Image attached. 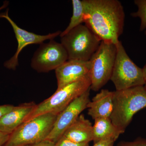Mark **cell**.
<instances>
[{"mask_svg":"<svg viewBox=\"0 0 146 146\" xmlns=\"http://www.w3.org/2000/svg\"><path fill=\"white\" fill-rule=\"evenodd\" d=\"M93 126V141L94 143L105 139L117 140L121 132L111 121L110 118L96 119Z\"/></svg>","mask_w":146,"mask_h":146,"instance_id":"15","label":"cell"},{"mask_svg":"<svg viewBox=\"0 0 146 146\" xmlns=\"http://www.w3.org/2000/svg\"><path fill=\"white\" fill-rule=\"evenodd\" d=\"M36 105L34 102H31L15 106L14 109L0 118V131L11 134L24 123Z\"/></svg>","mask_w":146,"mask_h":146,"instance_id":"12","label":"cell"},{"mask_svg":"<svg viewBox=\"0 0 146 146\" xmlns=\"http://www.w3.org/2000/svg\"><path fill=\"white\" fill-rule=\"evenodd\" d=\"M7 5H8V3L7 2H5L2 6H1L0 7V10H1V9H3L5 8V7H6L7 6Z\"/></svg>","mask_w":146,"mask_h":146,"instance_id":"25","label":"cell"},{"mask_svg":"<svg viewBox=\"0 0 146 146\" xmlns=\"http://www.w3.org/2000/svg\"><path fill=\"white\" fill-rule=\"evenodd\" d=\"M10 134L0 131V146H4L8 141Z\"/></svg>","mask_w":146,"mask_h":146,"instance_id":"22","label":"cell"},{"mask_svg":"<svg viewBox=\"0 0 146 146\" xmlns=\"http://www.w3.org/2000/svg\"><path fill=\"white\" fill-rule=\"evenodd\" d=\"M114 91L102 89L87 105L88 114L93 119L100 118H110L113 109Z\"/></svg>","mask_w":146,"mask_h":146,"instance_id":"13","label":"cell"},{"mask_svg":"<svg viewBox=\"0 0 146 146\" xmlns=\"http://www.w3.org/2000/svg\"><path fill=\"white\" fill-rule=\"evenodd\" d=\"M89 61L68 60L55 70L57 89L84 78L90 72Z\"/></svg>","mask_w":146,"mask_h":146,"instance_id":"11","label":"cell"},{"mask_svg":"<svg viewBox=\"0 0 146 146\" xmlns=\"http://www.w3.org/2000/svg\"><path fill=\"white\" fill-rule=\"evenodd\" d=\"M117 146H146V139L140 138L131 142L122 141L118 144Z\"/></svg>","mask_w":146,"mask_h":146,"instance_id":"19","label":"cell"},{"mask_svg":"<svg viewBox=\"0 0 146 146\" xmlns=\"http://www.w3.org/2000/svg\"><path fill=\"white\" fill-rule=\"evenodd\" d=\"M113 109L110 119L123 133L133 116L146 107V90L144 85L114 91Z\"/></svg>","mask_w":146,"mask_h":146,"instance_id":"2","label":"cell"},{"mask_svg":"<svg viewBox=\"0 0 146 146\" xmlns=\"http://www.w3.org/2000/svg\"><path fill=\"white\" fill-rule=\"evenodd\" d=\"M60 37L68 60L89 61L102 41L88 27L82 24Z\"/></svg>","mask_w":146,"mask_h":146,"instance_id":"5","label":"cell"},{"mask_svg":"<svg viewBox=\"0 0 146 146\" xmlns=\"http://www.w3.org/2000/svg\"><path fill=\"white\" fill-rule=\"evenodd\" d=\"M90 90V88L78 97L58 114L52 130L46 140L55 143L63 136L81 112L87 108V105L91 101L89 98Z\"/></svg>","mask_w":146,"mask_h":146,"instance_id":"9","label":"cell"},{"mask_svg":"<svg viewBox=\"0 0 146 146\" xmlns=\"http://www.w3.org/2000/svg\"><path fill=\"white\" fill-rule=\"evenodd\" d=\"M116 140L112 139L101 140L94 143L92 146H113Z\"/></svg>","mask_w":146,"mask_h":146,"instance_id":"21","label":"cell"},{"mask_svg":"<svg viewBox=\"0 0 146 146\" xmlns=\"http://www.w3.org/2000/svg\"><path fill=\"white\" fill-rule=\"evenodd\" d=\"M134 3L138 7L136 12L131 14L134 18L138 17L141 20L140 31H143L146 29V0H135Z\"/></svg>","mask_w":146,"mask_h":146,"instance_id":"17","label":"cell"},{"mask_svg":"<svg viewBox=\"0 0 146 146\" xmlns=\"http://www.w3.org/2000/svg\"><path fill=\"white\" fill-rule=\"evenodd\" d=\"M27 146H55V143L53 142L49 141V140H46L44 141L37 143L33 144V145H29Z\"/></svg>","mask_w":146,"mask_h":146,"instance_id":"23","label":"cell"},{"mask_svg":"<svg viewBox=\"0 0 146 146\" xmlns=\"http://www.w3.org/2000/svg\"><path fill=\"white\" fill-rule=\"evenodd\" d=\"M142 69H143V72L144 78L146 82V63L144 66L143 68Z\"/></svg>","mask_w":146,"mask_h":146,"instance_id":"24","label":"cell"},{"mask_svg":"<svg viewBox=\"0 0 146 146\" xmlns=\"http://www.w3.org/2000/svg\"><path fill=\"white\" fill-rule=\"evenodd\" d=\"M0 18H5L10 23L13 28L18 42V48L16 52L13 57L4 64L5 68L10 70H16L18 65V56L21 51L27 45L33 44H41L46 40L54 39L56 36L60 35L61 33V31H58L46 35H40L27 31L18 27L11 19L8 15V10L6 13L0 14Z\"/></svg>","mask_w":146,"mask_h":146,"instance_id":"10","label":"cell"},{"mask_svg":"<svg viewBox=\"0 0 146 146\" xmlns=\"http://www.w3.org/2000/svg\"><path fill=\"white\" fill-rule=\"evenodd\" d=\"M73 14L69 25L65 30L61 32L60 36L69 32L76 27L84 23L85 11L83 1L72 0Z\"/></svg>","mask_w":146,"mask_h":146,"instance_id":"16","label":"cell"},{"mask_svg":"<svg viewBox=\"0 0 146 146\" xmlns=\"http://www.w3.org/2000/svg\"><path fill=\"white\" fill-rule=\"evenodd\" d=\"M15 106H16L10 104L0 105V118L14 109Z\"/></svg>","mask_w":146,"mask_h":146,"instance_id":"20","label":"cell"},{"mask_svg":"<svg viewBox=\"0 0 146 146\" xmlns=\"http://www.w3.org/2000/svg\"><path fill=\"white\" fill-rule=\"evenodd\" d=\"M63 136L75 143H89L93 141V125L89 120L81 114Z\"/></svg>","mask_w":146,"mask_h":146,"instance_id":"14","label":"cell"},{"mask_svg":"<svg viewBox=\"0 0 146 146\" xmlns=\"http://www.w3.org/2000/svg\"><path fill=\"white\" fill-rule=\"evenodd\" d=\"M144 86H145V88L146 90V82H145V85H144Z\"/></svg>","mask_w":146,"mask_h":146,"instance_id":"26","label":"cell"},{"mask_svg":"<svg viewBox=\"0 0 146 146\" xmlns=\"http://www.w3.org/2000/svg\"><path fill=\"white\" fill-rule=\"evenodd\" d=\"M55 146H89V143H75L62 136L55 143Z\"/></svg>","mask_w":146,"mask_h":146,"instance_id":"18","label":"cell"},{"mask_svg":"<svg viewBox=\"0 0 146 146\" xmlns=\"http://www.w3.org/2000/svg\"><path fill=\"white\" fill-rule=\"evenodd\" d=\"M58 115L46 113L23 123L10 134L4 146H27L46 140Z\"/></svg>","mask_w":146,"mask_h":146,"instance_id":"3","label":"cell"},{"mask_svg":"<svg viewBox=\"0 0 146 146\" xmlns=\"http://www.w3.org/2000/svg\"><path fill=\"white\" fill-rule=\"evenodd\" d=\"M68 60V54L61 43L53 39L42 43L32 58L31 68L39 73H47L55 70Z\"/></svg>","mask_w":146,"mask_h":146,"instance_id":"8","label":"cell"},{"mask_svg":"<svg viewBox=\"0 0 146 146\" xmlns=\"http://www.w3.org/2000/svg\"><path fill=\"white\" fill-rule=\"evenodd\" d=\"M91 86L89 74L78 81L57 89L52 96L36 105L35 109L24 123L43 114L51 113L58 115L74 100L90 89Z\"/></svg>","mask_w":146,"mask_h":146,"instance_id":"4","label":"cell"},{"mask_svg":"<svg viewBox=\"0 0 146 146\" xmlns=\"http://www.w3.org/2000/svg\"><path fill=\"white\" fill-rule=\"evenodd\" d=\"M116 53V44L101 41L98 50L89 60L91 90L98 91L110 80Z\"/></svg>","mask_w":146,"mask_h":146,"instance_id":"7","label":"cell"},{"mask_svg":"<svg viewBox=\"0 0 146 146\" xmlns=\"http://www.w3.org/2000/svg\"><path fill=\"white\" fill-rule=\"evenodd\" d=\"M145 35H146V29L145 30Z\"/></svg>","mask_w":146,"mask_h":146,"instance_id":"27","label":"cell"},{"mask_svg":"<svg viewBox=\"0 0 146 146\" xmlns=\"http://www.w3.org/2000/svg\"><path fill=\"white\" fill-rule=\"evenodd\" d=\"M84 23L101 41L116 44L123 33L125 14L118 0H83Z\"/></svg>","mask_w":146,"mask_h":146,"instance_id":"1","label":"cell"},{"mask_svg":"<svg viewBox=\"0 0 146 146\" xmlns=\"http://www.w3.org/2000/svg\"><path fill=\"white\" fill-rule=\"evenodd\" d=\"M117 53L110 80L114 84L116 91L145 85L143 69L131 59L119 40L116 44Z\"/></svg>","mask_w":146,"mask_h":146,"instance_id":"6","label":"cell"}]
</instances>
